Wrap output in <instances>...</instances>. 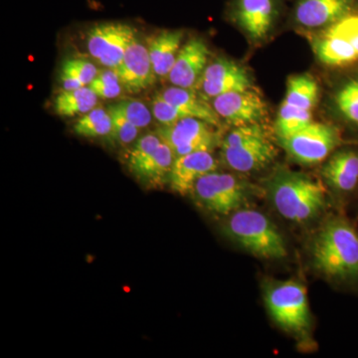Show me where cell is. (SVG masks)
I'll return each mask as SVG.
<instances>
[{
  "label": "cell",
  "mask_w": 358,
  "mask_h": 358,
  "mask_svg": "<svg viewBox=\"0 0 358 358\" xmlns=\"http://www.w3.org/2000/svg\"><path fill=\"white\" fill-rule=\"evenodd\" d=\"M136 37V30L127 23H99L87 32V49L96 62L115 70Z\"/></svg>",
  "instance_id": "obj_8"
},
{
  "label": "cell",
  "mask_w": 358,
  "mask_h": 358,
  "mask_svg": "<svg viewBox=\"0 0 358 358\" xmlns=\"http://www.w3.org/2000/svg\"><path fill=\"white\" fill-rule=\"evenodd\" d=\"M122 88L131 94H138L152 87L157 81L148 46L136 39L127 49L121 64L115 70Z\"/></svg>",
  "instance_id": "obj_12"
},
{
  "label": "cell",
  "mask_w": 358,
  "mask_h": 358,
  "mask_svg": "<svg viewBox=\"0 0 358 358\" xmlns=\"http://www.w3.org/2000/svg\"><path fill=\"white\" fill-rule=\"evenodd\" d=\"M322 174L336 192H355L358 185V150L345 148L334 152L322 167Z\"/></svg>",
  "instance_id": "obj_17"
},
{
  "label": "cell",
  "mask_w": 358,
  "mask_h": 358,
  "mask_svg": "<svg viewBox=\"0 0 358 358\" xmlns=\"http://www.w3.org/2000/svg\"><path fill=\"white\" fill-rule=\"evenodd\" d=\"M319 96V87L313 78L308 75H298L289 78L284 103L294 109L313 112Z\"/></svg>",
  "instance_id": "obj_22"
},
{
  "label": "cell",
  "mask_w": 358,
  "mask_h": 358,
  "mask_svg": "<svg viewBox=\"0 0 358 358\" xmlns=\"http://www.w3.org/2000/svg\"><path fill=\"white\" fill-rule=\"evenodd\" d=\"M150 107H152V113L155 120L162 126H169V124H173L174 122L185 119V117H188L178 108L174 107L173 103H169L164 96H160L159 93L152 99Z\"/></svg>",
  "instance_id": "obj_30"
},
{
  "label": "cell",
  "mask_w": 358,
  "mask_h": 358,
  "mask_svg": "<svg viewBox=\"0 0 358 358\" xmlns=\"http://www.w3.org/2000/svg\"><path fill=\"white\" fill-rule=\"evenodd\" d=\"M268 195L282 217L296 223L312 220L327 203V192L320 181L285 169L273 176Z\"/></svg>",
  "instance_id": "obj_2"
},
{
  "label": "cell",
  "mask_w": 358,
  "mask_h": 358,
  "mask_svg": "<svg viewBox=\"0 0 358 358\" xmlns=\"http://www.w3.org/2000/svg\"><path fill=\"white\" fill-rule=\"evenodd\" d=\"M277 150L259 124L236 127L222 143L224 162L233 171L253 173L274 160Z\"/></svg>",
  "instance_id": "obj_4"
},
{
  "label": "cell",
  "mask_w": 358,
  "mask_h": 358,
  "mask_svg": "<svg viewBox=\"0 0 358 358\" xmlns=\"http://www.w3.org/2000/svg\"><path fill=\"white\" fill-rule=\"evenodd\" d=\"M266 307L272 319L282 329L296 334L307 333L310 310L307 289L300 282H270L264 289Z\"/></svg>",
  "instance_id": "obj_5"
},
{
  "label": "cell",
  "mask_w": 358,
  "mask_h": 358,
  "mask_svg": "<svg viewBox=\"0 0 358 358\" xmlns=\"http://www.w3.org/2000/svg\"><path fill=\"white\" fill-rule=\"evenodd\" d=\"M280 143L292 159L308 166L327 159L341 143V134L333 126L313 122L298 133L280 138Z\"/></svg>",
  "instance_id": "obj_7"
},
{
  "label": "cell",
  "mask_w": 358,
  "mask_h": 358,
  "mask_svg": "<svg viewBox=\"0 0 358 358\" xmlns=\"http://www.w3.org/2000/svg\"><path fill=\"white\" fill-rule=\"evenodd\" d=\"M224 231L232 241L259 258L282 259L288 254L281 232L262 212L247 208L233 212Z\"/></svg>",
  "instance_id": "obj_3"
},
{
  "label": "cell",
  "mask_w": 358,
  "mask_h": 358,
  "mask_svg": "<svg viewBox=\"0 0 358 358\" xmlns=\"http://www.w3.org/2000/svg\"><path fill=\"white\" fill-rule=\"evenodd\" d=\"M129 122L138 129H145L152 124V114L145 103L138 100H122L112 105Z\"/></svg>",
  "instance_id": "obj_27"
},
{
  "label": "cell",
  "mask_w": 358,
  "mask_h": 358,
  "mask_svg": "<svg viewBox=\"0 0 358 358\" xmlns=\"http://www.w3.org/2000/svg\"><path fill=\"white\" fill-rule=\"evenodd\" d=\"M113 121L109 110L95 108L82 115L74 126L75 134L84 138H103L112 136Z\"/></svg>",
  "instance_id": "obj_24"
},
{
  "label": "cell",
  "mask_w": 358,
  "mask_h": 358,
  "mask_svg": "<svg viewBox=\"0 0 358 358\" xmlns=\"http://www.w3.org/2000/svg\"><path fill=\"white\" fill-rule=\"evenodd\" d=\"M108 110H109L113 121V131L110 138H114V140L117 141L119 145H122V147L134 143V141L136 140V138H138L140 129L136 128L134 124L129 122L128 120H127L119 110H115L112 105L110 106Z\"/></svg>",
  "instance_id": "obj_29"
},
{
  "label": "cell",
  "mask_w": 358,
  "mask_h": 358,
  "mask_svg": "<svg viewBox=\"0 0 358 358\" xmlns=\"http://www.w3.org/2000/svg\"><path fill=\"white\" fill-rule=\"evenodd\" d=\"M99 70L95 64L81 58H68L61 65L60 80L63 89L77 90L89 86Z\"/></svg>",
  "instance_id": "obj_23"
},
{
  "label": "cell",
  "mask_w": 358,
  "mask_h": 358,
  "mask_svg": "<svg viewBox=\"0 0 358 358\" xmlns=\"http://www.w3.org/2000/svg\"><path fill=\"white\" fill-rule=\"evenodd\" d=\"M312 254L322 274L358 291V230L350 219H329L313 240Z\"/></svg>",
  "instance_id": "obj_1"
},
{
  "label": "cell",
  "mask_w": 358,
  "mask_h": 358,
  "mask_svg": "<svg viewBox=\"0 0 358 358\" xmlns=\"http://www.w3.org/2000/svg\"><path fill=\"white\" fill-rule=\"evenodd\" d=\"M95 92L89 86L77 90H64L54 101V110L61 117H73L83 115L95 109L98 103Z\"/></svg>",
  "instance_id": "obj_21"
},
{
  "label": "cell",
  "mask_w": 358,
  "mask_h": 358,
  "mask_svg": "<svg viewBox=\"0 0 358 358\" xmlns=\"http://www.w3.org/2000/svg\"><path fill=\"white\" fill-rule=\"evenodd\" d=\"M160 96L173 103L174 107L183 113L186 117H196L210 124L211 126H219L220 120L213 107H211L204 98H200L192 89L180 88L171 86L159 92Z\"/></svg>",
  "instance_id": "obj_19"
},
{
  "label": "cell",
  "mask_w": 358,
  "mask_h": 358,
  "mask_svg": "<svg viewBox=\"0 0 358 358\" xmlns=\"http://www.w3.org/2000/svg\"><path fill=\"white\" fill-rule=\"evenodd\" d=\"M334 101L339 113L348 122L358 126V78L343 85Z\"/></svg>",
  "instance_id": "obj_26"
},
{
  "label": "cell",
  "mask_w": 358,
  "mask_h": 358,
  "mask_svg": "<svg viewBox=\"0 0 358 358\" xmlns=\"http://www.w3.org/2000/svg\"><path fill=\"white\" fill-rule=\"evenodd\" d=\"M209 49L203 40L190 39L181 47L169 80L173 86L193 89L199 84L208 63Z\"/></svg>",
  "instance_id": "obj_15"
},
{
  "label": "cell",
  "mask_w": 358,
  "mask_h": 358,
  "mask_svg": "<svg viewBox=\"0 0 358 358\" xmlns=\"http://www.w3.org/2000/svg\"><path fill=\"white\" fill-rule=\"evenodd\" d=\"M162 141L160 140L159 134H147L141 136L140 140L134 143L133 150L129 152L128 159V166L129 171H134L138 169L141 164H143L150 157L157 148L162 145Z\"/></svg>",
  "instance_id": "obj_28"
},
{
  "label": "cell",
  "mask_w": 358,
  "mask_h": 358,
  "mask_svg": "<svg viewBox=\"0 0 358 358\" xmlns=\"http://www.w3.org/2000/svg\"><path fill=\"white\" fill-rule=\"evenodd\" d=\"M353 0H296L294 20L308 29H324L352 13Z\"/></svg>",
  "instance_id": "obj_14"
},
{
  "label": "cell",
  "mask_w": 358,
  "mask_h": 358,
  "mask_svg": "<svg viewBox=\"0 0 358 358\" xmlns=\"http://www.w3.org/2000/svg\"><path fill=\"white\" fill-rule=\"evenodd\" d=\"M212 107L219 117L236 127L259 124L267 115V106L253 88L216 96Z\"/></svg>",
  "instance_id": "obj_10"
},
{
  "label": "cell",
  "mask_w": 358,
  "mask_h": 358,
  "mask_svg": "<svg viewBox=\"0 0 358 358\" xmlns=\"http://www.w3.org/2000/svg\"><path fill=\"white\" fill-rule=\"evenodd\" d=\"M195 201L212 213L228 215L243 208L248 201V187L229 173L212 171L195 182L192 192Z\"/></svg>",
  "instance_id": "obj_6"
},
{
  "label": "cell",
  "mask_w": 358,
  "mask_h": 358,
  "mask_svg": "<svg viewBox=\"0 0 358 358\" xmlns=\"http://www.w3.org/2000/svg\"><path fill=\"white\" fill-rule=\"evenodd\" d=\"M176 159L173 150L162 141L154 154L131 173L145 185L155 187L169 181Z\"/></svg>",
  "instance_id": "obj_20"
},
{
  "label": "cell",
  "mask_w": 358,
  "mask_h": 358,
  "mask_svg": "<svg viewBox=\"0 0 358 358\" xmlns=\"http://www.w3.org/2000/svg\"><path fill=\"white\" fill-rule=\"evenodd\" d=\"M96 81L109 85H122L119 76L115 70L106 68V69L99 71L95 79Z\"/></svg>",
  "instance_id": "obj_33"
},
{
  "label": "cell",
  "mask_w": 358,
  "mask_h": 358,
  "mask_svg": "<svg viewBox=\"0 0 358 358\" xmlns=\"http://www.w3.org/2000/svg\"><path fill=\"white\" fill-rule=\"evenodd\" d=\"M212 127L208 122L188 117L169 126L162 124L157 134L178 157L203 150L211 152L217 145V136Z\"/></svg>",
  "instance_id": "obj_9"
},
{
  "label": "cell",
  "mask_w": 358,
  "mask_h": 358,
  "mask_svg": "<svg viewBox=\"0 0 358 358\" xmlns=\"http://www.w3.org/2000/svg\"><path fill=\"white\" fill-rule=\"evenodd\" d=\"M331 26L358 54V13L348 14Z\"/></svg>",
  "instance_id": "obj_31"
},
{
  "label": "cell",
  "mask_w": 358,
  "mask_h": 358,
  "mask_svg": "<svg viewBox=\"0 0 358 358\" xmlns=\"http://www.w3.org/2000/svg\"><path fill=\"white\" fill-rule=\"evenodd\" d=\"M217 160L209 150L181 155L174 160L169 182L174 192L190 194L193 186L205 174L215 171Z\"/></svg>",
  "instance_id": "obj_16"
},
{
  "label": "cell",
  "mask_w": 358,
  "mask_h": 358,
  "mask_svg": "<svg viewBox=\"0 0 358 358\" xmlns=\"http://www.w3.org/2000/svg\"><path fill=\"white\" fill-rule=\"evenodd\" d=\"M313 122V112L294 109L282 103L275 121V133L280 138H288Z\"/></svg>",
  "instance_id": "obj_25"
},
{
  "label": "cell",
  "mask_w": 358,
  "mask_h": 358,
  "mask_svg": "<svg viewBox=\"0 0 358 358\" xmlns=\"http://www.w3.org/2000/svg\"><path fill=\"white\" fill-rule=\"evenodd\" d=\"M280 0H233L231 16L254 40L265 38L274 25Z\"/></svg>",
  "instance_id": "obj_13"
},
{
  "label": "cell",
  "mask_w": 358,
  "mask_h": 358,
  "mask_svg": "<svg viewBox=\"0 0 358 358\" xmlns=\"http://www.w3.org/2000/svg\"><path fill=\"white\" fill-rule=\"evenodd\" d=\"M90 88L93 90L96 94V96L103 99H115L122 95V85H109L102 83V82L93 80L91 84L89 85Z\"/></svg>",
  "instance_id": "obj_32"
},
{
  "label": "cell",
  "mask_w": 358,
  "mask_h": 358,
  "mask_svg": "<svg viewBox=\"0 0 358 358\" xmlns=\"http://www.w3.org/2000/svg\"><path fill=\"white\" fill-rule=\"evenodd\" d=\"M200 91L206 99L253 88L248 71L234 61L219 58L207 65L199 81Z\"/></svg>",
  "instance_id": "obj_11"
},
{
  "label": "cell",
  "mask_w": 358,
  "mask_h": 358,
  "mask_svg": "<svg viewBox=\"0 0 358 358\" xmlns=\"http://www.w3.org/2000/svg\"><path fill=\"white\" fill-rule=\"evenodd\" d=\"M182 30H162L148 39L150 60L157 78H169L182 42Z\"/></svg>",
  "instance_id": "obj_18"
}]
</instances>
